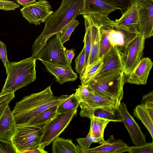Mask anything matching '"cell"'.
<instances>
[{
	"mask_svg": "<svg viewBox=\"0 0 153 153\" xmlns=\"http://www.w3.org/2000/svg\"><path fill=\"white\" fill-rule=\"evenodd\" d=\"M83 0H62L59 8L45 21L44 28L32 46L31 57L35 58L51 36L60 33L80 15Z\"/></svg>",
	"mask_w": 153,
	"mask_h": 153,
	"instance_id": "6da1fadb",
	"label": "cell"
},
{
	"mask_svg": "<svg viewBox=\"0 0 153 153\" xmlns=\"http://www.w3.org/2000/svg\"><path fill=\"white\" fill-rule=\"evenodd\" d=\"M69 96H55L50 85L40 92L24 97L16 103L12 111L16 125L27 124L42 111L59 105Z\"/></svg>",
	"mask_w": 153,
	"mask_h": 153,
	"instance_id": "7a4b0ae2",
	"label": "cell"
},
{
	"mask_svg": "<svg viewBox=\"0 0 153 153\" xmlns=\"http://www.w3.org/2000/svg\"><path fill=\"white\" fill-rule=\"evenodd\" d=\"M32 57L18 62H7V77L2 92H15L33 82L36 79V62Z\"/></svg>",
	"mask_w": 153,
	"mask_h": 153,
	"instance_id": "3957f363",
	"label": "cell"
},
{
	"mask_svg": "<svg viewBox=\"0 0 153 153\" xmlns=\"http://www.w3.org/2000/svg\"><path fill=\"white\" fill-rule=\"evenodd\" d=\"M125 79L123 71H112L96 76L86 85L90 91L121 102Z\"/></svg>",
	"mask_w": 153,
	"mask_h": 153,
	"instance_id": "277c9868",
	"label": "cell"
},
{
	"mask_svg": "<svg viewBox=\"0 0 153 153\" xmlns=\"http://www.w3.org/2000/svg\"><path fill=\"white\" fill-rule=\"evenodd\" d=\"M43 135L40 126L28 125H16L15 133L11 141L17 153L38 146Z\"/></svg>",
	"mask_w": 153,
	"mask_h": 153,
	"instance_id": "5b68a950",
	"label": "cell"
},
{
	"mask_svg": "<svg viewBox=\"0 0 153 153\" xmlns=\"http://www.w3.org/2000/svg\"><path fill=\"white\" fill-rule=\"evenodd\" d=\"M52 38L42 49L35 58L51 64L63 66H71L66 57V48L62 43L59 33L51 36Z\"/></svg>",
	"mask_w": 153,
	"mask_h": 153,
	"instance_id": "8992f818",
	"label": "cell"
},
{
	"mask_svg": "<svg viewBox=\"0 0 153 153\" xmlns=\"http://www.w3.org/2000/svg\"><path fill=\"white\" fill-rule=\"evenodd\" d=\"M77 109L57 114L53 119L43 126V135L40 144L45 146L49 145L58 137L68 127L72 119L76 114Z\"/></svg>",
	"mask_w": 153,
	"mask_h": 153,
	"instance_id": "52a82bcc",
	"label": "cell"
},
{
	"mask_svg": "<svg viewBox=\"0 0 153 153\" xmlns=\"http://www.w3.org/2000/svg\"><path fill=\"white\" fill-rule=\"evenodd\" d=\"M140 33L128 45L122 53L121 61L125 76L128 75L142 59L146 40Z\"/></svg>",
	"mask_w": 153,
	"mask_h": 153,
	"instance_id": "ba28073f",
	"label": "cell"
},
{
	"mask_svg": "<svg viewBox=\"0 0 153 153\" xmlns=\"http://www.w3.org/2000/svg\"><path fill=\"white\" fill-rule=\"evenodd\" d=\"M47 0H41L26 5L20 10L23 16L30 24L39 25L48 19L53 11Z\"/></svg>",
	"mask_w": 153,
	"mask_h": 153,
	"instance_id": "9c48e42d",
	"label": "cell"
},
{
	"mask_svg": "<svg viewBox=\"0 0 153 153\" xmlns=\"http://www.w3.org/2000/svg\"><path fill=\"white\" fill-rule=\"evenodd\" d=\"M137 10L140 33L146 39L153 35V2L134 0Z\"/></svg>",
	"mask_w": 153,
	"mask_h": 153,
	"instance_id": "30bf717a",
	"label": "cell"
},
{
	"mask_svg": "<svg viewBox=\"0 0 153 153\" xmlns=\"http://www.w3.org/2000/svg\"><path fill=\"white\" fill-rule=\"evenodd\" d=\"M90 91L91 93L89 96L80 103V117L90 119L92 117L93 111L97 108L107 107H119L121 102Z\"/></svg>",
	"mask_w": 153,
	"mask_h": 153,
	"instance_id": "8fae6325",
	"label": "cell"
},
{
	"mask_svg": "<svg viewBox=\"0 0 153 153\" xmlns=\"http://www.w3.org/2000/svg\"><path fill=\"white\" fill-rule=\"evenodd\" d=\"M123 119V122L134 144L136 146L145 144L146 135L142 131L140 126L128 112L125 104L120 103L119 107Z\"/></svg>",
	"mask_w": 153,
	"mask_h": 153,
	"instance_id": "7c38bea8",
	"label": "cell"
},
{
	"mask_svg": "<svg viewBox=\"0 0 153 153\" xmlns=\"http://www.w3.org/2000/svg\"><path fill=\"white\" fill-rule=\"evenodd\" d=\"M122 14L119 19L114 21V27L131 33L139 34L137 11L134 1Z\"/></svg>",
	"mask_w": 153,
	"mask_h": 153,
	"instance_id": "4fadbf2b",
	"label": "cell"
},
{
	"mask_svg": "<svg viewBox=\"0 0 153 153\" xmlns=\"http://www.w3.org/2000/svg\"><path fill=\"white\" fill-rule=\"evenodd\" d=\"M78 153H122L127 152L128 146L121 139H115L113 135L100 146L84 150L77 145Z\"/></svg>",
	"mask_w": 153,
	"mask_h": 153,
	"instance_id": "5bb4252c",
	"label": "cell"
},
{
	"mask_svg": "<svg viewBox=\"0 0 153 153\" xmlns=\"http://www.w3.org/2000/svg\"><path fill=\"white\" fill-rule=\"evenodd\" d=\"M114 26V22L112 20L107 26L108 38L112 45L118 47L122 53L129 44L138 35L117 29Z\"/></svg>",
	"mask_w": 153,
	"mask_h": 153,
	"instance_id": "9a60e30c",
	"label": "cell"
},
{
	"mask_svg": "<svg viewBox=\"0 0 153 153\" xmlns=\"http://www.w3.org/2000/svg\"><path fill=\"white\" fill-rule=\"evenodd\" d=\"M153 63L148 57L142 58L131 72L125 76V82L137 85H145Z\"/></svg>",
	"mask_w": 153,
	"mask_h": 153,
	"instance_id": "2e32d148",
	"label": "cell"
},
{
	"mask_svg": "<svg viewBox=\"0 0 153 153\" xmlns=\"http://www.w3.org/2000/svg\"><path fill=\"white\" fill-rule=\"evenodd\" d=\"M121 55L119 48L113 46L102 58V67L95 77L109 72L118 71H123Z\"/></svg>",
	"mask_w": 153,
	"mask_h": 153,
	"instance_id": "e0dca14e",
	"label": "cell"
},
{
	"mask_svg": "<svg viewBox=\"0 0 153 153\" xmlns=\"http://www.w3.org/2000/svg\"><path fill=\"white\" fill-rule=\"evenodd\" d=\"M48 71L55 77L61 84L68 81L74 82L78 76L71 66H63L42 62Z\"/></svg>",
	"mask_w": 153,
	"mask_h": 153,
	"instance_id": "ac0fdd59",
	"label": "cell"
},
{
	"mask_svg": "<svg viewBox=\"0 0 153 153\" xmlns=\"http://www.w3.org/2000/svg\"><path fill=\"white\" fill-rule=\"evenodd\" d=\"M16 126L12 111L8 105L0 116V138L11 141Z\"/></svg>",
	"mask_w": 153,
	"mask_h": 153,
	"instance_id": "d6986e66",
	"label": "cell"
},
{
	"mask_svg": "<svg viewBox=\"0 0 153 153\" xmlns=\"http://www.w3.org/2000/svg\"><path fill=\"white\" fill-rule=\"evenodd\" d=\"M117 9L102 0H83L80 15L96 13L108 15Z\"/></svg>",
	"mask_w": 153,
	"mask_h": 153,
	"instance_id": "ffe728a7",
	"label": "cell"
},
{
	"mask_svg": "<svg viewBox=\"0 0 153 153\" xmlns=\"http://www.w3.org/2000/svg\"><path fill=\"white\" fill-rule=\"evenodd\" d=\"M101 118L114 122H123L119 107H107L94 110L92 116Z\"/></svg>",
	"mask_w": 153,
	"mask_h": 153,
	"instance_id": "44dd1931",
	"label": "cell"
},
{
	"mask_svg": "<svg viewBox=\"0 0 153 153\" xmlns=\"http://www.w3.org/2000/svg\"><path fill=\"white\" fill-rule=\"evenodd\" d=\"M52 152L53 153H78L76 146L72 140L59 137L53 141Z\"/></svg>",
	"mask_w": 153,
	"mask_h": 153,
	"instance_id": "7402d4cb",
	"label": "cell"
},
{
	"mask_svg": "<svg viewBox=\"0 0 153 153\" xmlns=\"http://www.w3.org/2000/svg\"><path fill=\"white\" fill-rule=\"evenodd\" d=\"M58 105L52 106L45 109L25 125L39 126L44 125L57 114V110Z\"/></svg>",
	"mask_w": 153,
	"mask_h": 153,
	"instance_id": "603a6c76",
	"label": "cell"
},
{
	"mask_svg": "<svg viewBox=\"0 0 153 153\" xmlns=\"http://www.w3.org/2000/svg\"><path fill=\"white\" fill-rule=\"evenodd\" d=\"M133 114L135 117L141 121L149 131L153 139V120L151 119L145 104L141 103L136 107L134 109Z\"/></svg>",
	"mask_w": 153,
	"mask_h": 153,
	"instance_id": "cb8c5ba5",
	"label": "cell"
},
{
	"mask_svg": "<svg viewBox=\"0 0 153 153\" xmlns=\"http://www.w3.org/2000/svg\"><path fill=\"white\" fill-rule=\"evenodd\" d=\"M90 119L91 124L89 130L91 135L97 138H104V130L110 121L94 116Z\"/></svg>",
	"mask_w": 153,
	"mask_h": 153,
	"instance_id": "d4e9b609",
	"label": "cell"
},
{
	"mask_svg": "<svg viewBox=\"0 0 153 153\" xmlns=\"http://www.w3.org/2000/svg\"><path fill=\"white\" fill-rule=\"evenodd\" d=\"M103 64L102 59L88 68L82 74L79 76L82 85H86L91 81L97 74Z\"/></svg>",
	"mask_w": 153,
	"mask_h": 153,
	"instance_id": "484cf974",
	"label": "cell"
},
{
	"mask_svg": "<svg viewBox=\"0 0 153 153\" xmlns=\"http://www.w3.org/2000/svg\"><path fill=\"white\" fill-rule=\"evenodd\" d=\"M80 104L79 101L75 97L74 94L58 106L57 112L58 114L67 112L70 110L77 109Z\"/></svg>",
	"mask_w": 153,
	"mask_h": 153,
	"instance_id": "4316f807",
	"label": "cell"
},
{
	"mask_svg": "<svg viewBox=\"0 0 153 153\" xmlns=\"http://www.w3.org/2000/svg\"><path fill=\"white\" fill-rule=\"evenodd\" d=\"M85 26V33L83 42L85 52V62L82 70L85 67L89 57L91 46V28L89 24L85 19L84 18Z\"/></svg>",
	"mask_w": 153,
	"mask_h": 153,
	"instance_id": "83f0119b",
	"label": "cell"
},
{
	"mask_svg": "<svg viewBox=\"0 0 153 153\" xmlns=\"http://www.w3.org/2000/svg\"><path fill=\"white\" fill-rule=\"evenodd\" d=\"M76 140L80 147L84 150L89 149L93 143H98L101 144L105 141L104 138H97L91 136L90 130L86 137L78 138L76 139Z\"/></svg>",
	"mask_w": 153,
	"mask_h": 153,
	"instance_id": "f1b7e54d",
	"label": "cell"
},
{
	"mask_svg": "<svg viewBox=\"0 0 153 153\" xmlns=\"http://www.w3.org/2000/svg\"><path fill=\"white\" fill-rule=\"evenodd\" d=\"M79 21L75 19L66 26L60 32V37L62 43L63 44L69 40V38L76 27L79 25Z\"/></svg>",
	"mask_w": 153,
	"mask_h": 153,
	"instance_id": "f546056e",
	"label": "cell"
},
{
	"mask_svg": "<svg viewBox=\"0 0 153 153\" xmlns=\"http://www.w3.org/2000/svg\"><path fill=\"white\" fill-rule=\"evenodd\" d=\"M127 152L130 153H153V143H146L139 146H128Z\"/></svg>",
	"mask_w": 153,
	"mask_h": 153,
	"instance_id": "4dcf8cb0",
	"label": "cell"
},
{
	"mask_svg": "<svg viewBox=\"0 0 153 153\" xmlns=\"http://www.w3.org/2000/svg\"><path fill=\"white\" fill-rule=\"evenodd\" d=\"M120 10L122 14L133 3L134 0H102Z\"/></svg>",
	"mask_w": 153,
	"mask_h": 153,
	"instance_id": "1f68e13d",
	"label": "cell"
},
{
	"mask_svg": "<svg viewBox=\"0 0 153 153\" xmlns=\"http://www.w3.org/2000/svg\"><path fill=\"white\" fill-rule=\"evenodd\" d=\"M91 93L87 85H79V88L76 89V92L74 94L80 103L88 97Z\"/></svg>",
	"mask_w": 153,
	"mask_h": 153,
	"instance_id": "d6a6232c",
	"label": "cell"
},
{
	"mask_svg": "<svg viewBox=\"0 0 153 153\" xmlns=\"http://www.w3.org/2000/svg\"><path fill=\"white\" fill-rule=\"evenodd\" d=\"M0 153H17L11 141L0 138Z\"/></svg>",
	"mask_w": 153,
	"mask_h": 153,
	"instance_id": "836d02e7",
	"label": "cell"
},
{
	"mask_svg": "<svg viewBox=\"0 0 153 153\" xmlns=\"http://www.w3.org/2000/svg\"><path fill=\"white\" fill-rule=\"evenodd\" d=\"M85 48L84 47L82 51L75 59V69L79 75L81 72L85 65Z\"/></svg>",
	"mask_w": 153,
	"mask_h": 153,
	"instance_id": "e575fe53",
	"label": "cell"
},
{
	"mask_svg": "<svg viewBox=\"0 0 153 153\" xmlns=\"http://www.w3.org/2000/svg\"><path fill=\"white\" fill-rule=\"evenodd\" d=\"M19 4L9 0H0V10L5 11L14 10L19 7Z\"/></svg>",
	"mask_w": 153,
	"mask_h": 153,
	"instance_id": "d590c367",
	"label": "cell"
},
{
	"mask_svg": "<svg viewBox=\"0 0 153 153\" xmlns=\"http://www.w3.org/2000/svg\"><path fill=\"white\" fill-rule=\"evenodd\" d=\"M15 97V92L1 91L0 93V106L6 103H9Z\"/></svg>",
	"mask_w": 153,
	"mask_h": 153,
	"instance_id": "8d00e7d4",
	"label": "cell"
},
{
	"mask_svg": "<svg viewBox=\"0 0 153 153\" xmlns=\"http://www.w3.org/2000/svg\"><path fill=\"white\" fill-rule=\"evenodd\" d=\"M0 58L1 60L6 69L7 68V62L8 61L7 48L5 44L1 41H0Z\"/></svg>",
	"mask_w": 153,
	"mask_h": 153,
	"instance_id": "74e56055",
	"label": "cell"
},
{
	"mask_svg": "<svg viewBox=\"0 0 153 153\" xmlns=\"http://www.w3.org/2000/svg\"><path fill=\"white\" fill-rule=\"evenodd\" d=\"M45 146L43 144H40L38 146L33 149L25 150L22 153H47L48 152L44 150Z\"/></svg>",
	"mask_w": 153,
	"mask_h": 153,
	"instance_id": "f35d334b",
	"label": "cell"
},
{
	"mask_svg": "<svg viewBox=\"0 0 153 153\" xmlns=\"http://www.w3.org/2000/svg\"><path fill=\"white\" fill-rule=\"evenodd\" d=\"M65 52L69 63L71 64L72 60L75 55L74 50L73 49H66L65 50Z\"/></svg>",
	"mask_w": 153,
	"mask_h": 153,
	"instance_id": "ab89813d",
	"label": "cell"
},
{
	"mask_svg": "<svg viewBox=\"0 0 153 153\" xmlns=\"http://www.w3.org/2000/svg\"><path fill=\"white\" fill-rule=\"evenodd\" d=\"M149 101H153V91H151L143 95L141 102V103L144 104L146 102Z\"/></svg>",
	"mask_w": 153,
	"mask_h": 153,
	"instance_id": "60d3db41",
	"label": "cell"
},
{
	"mask_svg": "<svg viewBox=\"0 0 153 153\" xmlns=\"http://www.w3.org/2000/svg\"><path fill=\"white\" fill-rule=\"evenodd\" d=\"M19 4L25 6L26 5L33 4L36 2V0H16Z\"/></svg>",
	"mask_w": 153,
	"mask_h": 153,
	"instance_id": "b9f144b4",
	"label": "cell"
},
{
	"mask_svg": "<svg viewBox=\"0 0 153 153\" xmlns=\"http://www.w3.org/2000/svg\"><path fill=\"white\" fill-rule=\"evenodd\" d=\"M8 104V103H6L0 106V116Z\"/></svg>",
	"mask_w": 153,
	"mask_h": 153,
	"instance_id": "7bdbcfd3",
	"label": "cell"
},
{
	"mask_svg": "<svg viewBox=\"0 0 153 153\" xmlns=\"http://www.w3.org/2000/svg\"><path fill=\"white\" fill-rule=\"evenodd\" d=\"M149 0L151 1H152V2H153V0Z\"/></svg>",
	"mask_w": 153,
	"mask_h": 153,
	"instance_id": "ee69618b",
	"label": "cell"
},
{
	"mask_svg": "<svg viewBox=\"0 0 153 153\" xmlns=\"http://www.w3.org/2000/svg\"><path fill=\"white\" fill-rule=\"evenodd\" d=\"M38 1H41V0H38Z\"/></svg>",
	"mask_w": 153,
	"mask_h": 153,
	"instance_id": "f6af8a7d",
	"label": "cell"
}]
</instances>
